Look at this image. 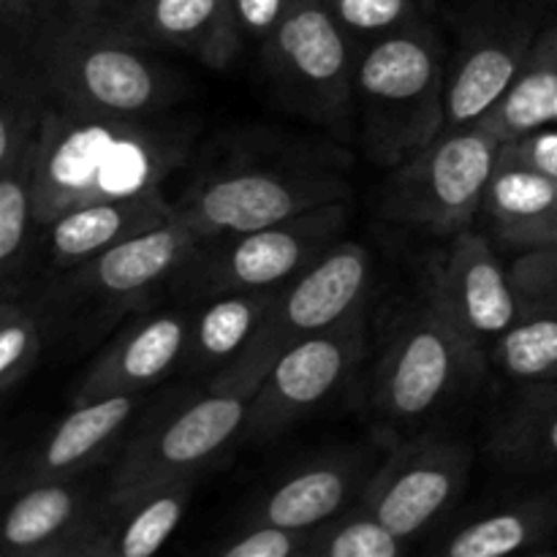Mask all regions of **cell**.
<instances>
[{
  "instance_id": "cell-8",
  "label": "cell",
  "mask_w": 557,
  "mask_h": 557,
  "mask_svg": "<svg viewBox=\"0 0 557 557\" xmlns=\"http://www.w3.org/2000/svg\"><path fill=\"white\" fill-rule=\"evenodd\" d=\"M250 400L223 389H207L185 406L141 428L120 451L103 504L177 479H199L245 433Z\"/></svg>"
},
{
  "instance_id": "cell-12",
  "label": "cell",
  "mask_w": 557,
  "mask_h": 557,
  "mask_svg": "<svg viewBox=\"0 0 557 557\" xmlns=\"http://www.w3.org/2000/svg\"><path fill=\"white\" fill-rule=\"evenodd\" d=\"M482 370L424 299L386 341L375 375V408L392 422H417L438 411L462 381Z\"/></svg>"
},
{
  "instance_id": "cell-6",
  "label": "cell",
  "mask_w": 557,
  "mask_h": 557,
  "mask_svg": "<svg viewBox=\"0 0 557 557\" xmlns=\"http://www.w3.org/2000/svg\"><path fill=\"white\" fill-rule=\"evenodd\" d=\"M346 226L348 205L335 201L259 232L212 239L177 272L172 286L194 302L223 294L275 292L335 248Z\"/></svg>"
},
{
  "instance_id": "cell-24",
  "label": "cell",
  "mask_w": 557,
  "mask_h": 557,
  "mask_svg": "<svg viewBox=\"0 0 557 557\" xmlns=\"http://www.w3.org/2000/svg\"><path fill=\"white\" fill-rule=\"evenodd\" d=\"M557 531V493L515 500L451 533L435 557H511Z\"/></svg>"
},
{
  "instance_id": "cell-3",
  "label": "cell",
  "mask_w": 557,
  "mask_h": 557,
  "mask_svg": "<svg viewBox=\"0 0 557 557\" xmlns=\"http://www.w3.org/2000/svg\"><path fill=\"white\" fill-rule=\"evenodd\" d=\"M36 74L49 101L92 114H166L183 92V79L152 49L69 20L38 33Z\"/></svg>"
},
{
  "instance_id": "cell-31",
  "label": "cell",
  "mask_w": 557,
  "mask_h": 557,
  "mask_svg": "<svg viewBox=\"0 0 557 557\" xmlns=\"http://www.w3.org/2000/svg\"><path fill=\"white\" fill-rule=\"evenodd\" d=\"M310 557H403L406 542L362 509H348L337 520L315 528Z\"/></svg>"
},
{
  "instance_id": "cell-41",
  "label": "cell",
  "mask_w": 557,
  "mask_h": 557,
  "mask_svg": "<svg viewBox=\"0 0 557 557\" xmlns=\"http://www.w3.org/2000/svg\"><path fill=\"white\" fill-rule=\"evenodd\" d=\"M79 557H114L112 549H109L107 539H103V522H101V531H98L96 536H92V542L87 544L85 553H82Z\"/></svg>"
},
{
  "instance_id": "cell-29",
  "label": "cell",
  "mask_w": 557,
  "mask_h": 557,
  "mask_svg": "<svg viewBox=\"0 0 557 557\" xmlns=\"http://www.w3.org/2000/svg\"><path fill=\"white\" fill-rule=\"evenodd\" d=\"M490 364L517 384L557 379V310L528 313L490 351Z\"/></svg>"
},
{
  "instance_id": "cell-9",
  "label": "cell",
  "mask_w": 557,
  "mask_h": 557,
  "mask_svg": "<svg viewBox=\"0 0 557 557\" xmlns=\"http://www.w3.org/2000/svg\"><path fill=\"white\" fill-rule=\"evenodd\" d=\"M267 76L283 101L319 123H343L357 92L351 41L324 0H292L261 47Z\"/></svg>"
},
{
  "instance_id": "cell-22",
  "label": "cell",
  "mask_w": 557,
  "mask_h": 557,
  "mask_svg": "<svg viewBox=\"0 0 557 557\" xmlns=\"http://www.w3.org/2000/svg\"><path fill=\"white\" fill-rule=\"evenodd\" d=\"M275 292L223 294V297L196 302L183 359L185 373L205 375L210 381L221 370H226L253 341L256 330L275 299Z\"/></svg>"
},
{
  "instance_id": "cell-39",
  "label": "cell",
  "mask_w": 557,
  "mask_h": 557,
  "mask_svg": "<svg viewBox=\"0 0 557 557\" xmlns=\"http://www.w3.org/2000/svg\"><path fill=\"white\" fill-rule=\"evenodd\" d=\"M125 3L128 0H63L60 20L76 22V25H98V22H107Z\"/></svg>"
},
{
  "instance_id": "cell-37",
  "label": "cell",
  "mask_w": 557,
  "mask_h": 557,
  "mask_svg": "<svg viewBox=\"0 0 557 557\" xmlns=\"http://www.w3.org/2000/svg\"><path fill=\"white\" fill-rule=\"evenodd\" d=\"M288 5H292V0H228L234 27H237L243 44L256 41L259 47H264L272 30L281 25Z\"/></svg>"
},
{
  "instance_id": "cell-2",
  "label": "cell",
  "mask_w": 557,
  "mask_h": 557,
  "mask_svg": "<svg viewBox=\"0 0 557 557\" xmlns=\"http://www.w3.org/2000/svg\"><path fill=\"white\" fill-rule=\"evenodd\" d=\"M446 63L424 25L375 38L357 63L359 128L368 156L397 169L441 139L446 125Z\"/></svg>"
},
{
  "instance_id": "cell-42",
  "label": "cell",
  "mask_w": 557,
  "mask_h": 557,
  "mask_svg": "<svg viewBox=\"0 0 557 557\" xmlns=\"http://www.w3.org/2000/svg\"><path fill=\"white\" fill-rule=\"evenodd\" d=\"M3 3V16L5 22H20V25H25V3L22 0H0Z\"/></svg>"
},
{
  "instance_id": "cell-10",
  "label": "cell",
  "mask_w": 557,
  "mask_h": 557,
  "mask_svg": "<svg viewBox=\"0 0 557 557\" xmlns=\"http://www.w3.org/2000/svg\"><path fill=\"white\" fill-rule=\"evenodd\" d=\"M346 180L305 169H237L205 180L174 205V218L205 243L259 232L319 207L348 201Z\"/></svg>"
},
{
  "instance_id": "cell-21",
  "label": "cell",
  "mask_w": 557,
  "mask_h": 557,
  "mask_svg": "<svg viewBox=\"0 0 557 557\" xmlns=\"http://www.w3.org/2000/svg\"><path fill=\"white\" fill-rule=\"evenodd\" d=\"M98 520L90 487L79 479L27 484L5 515L3 557H38Z\"/></svg>"
},
{
  "instance_id": "cell-11",
  "label": "cell",
  "mask_w": 557,
  "mask_h": 557,
  "mask_svg": "<svg viewBox=\"0 0 557 557\" xmlns=\"http://www.w3.org/2000/svg\"><path fill=\"white\" fill-rule=\"evenodd\" d=\"M424 299L482 368L495 343L528 315L493 239L473 226L446 239L444 250L428 261Z\"/></svg>"
},
{
  "instance_id": "cell-28",
  "label": "cell",
  "mask_w": 557,
  "mask_h": 557,
  "mask_svg": "<svg viewBox=\"0 0 557 557\" xmlns=\"http://www.w3.org/2000/svg\"><path fill=\"white\" fill-rule=\"evenodd\" d=\"M33 163H36V150L14 166L0 169V270H3L5 294L11 292L16 275L25 270L33 234H38Z\"/></svg>"
},
{
  "instance_id": "cell-44",
  "label": "cell",
  "mask_w": 557,
  "mask_h": 557,
  "mask_svg": "<svg viewBox=\"0 0 557 557\" xmlns=\"http://www.w3.org/2000/svg\"><path fill=\"white\" fill-rule=\"evenodd\" d=\"M308 549H310V544H308ZM308 549H302V553H299L297 557H310V553H308Z\"/></svg>"
},
{
  "instance_id": "cell-17",
  "label": "cell",
  "mask_w": 557,
  "mask_h": 557,
  "mask_svg": "<svg viewBox=\"0 0 557 557\" xmlns=\"http://www.w3.org/2000/svg\"><path fill=\"white\" fill-rule=\"evenodd\" d=\"M373 468L362 455L319 457L267 490L248 525H275L313 533L359 504Z\"/></svg>"
},
{
  "instance_id": "cell-34",
  "label": "cell",
  "mask_w": 557,
  "mask_h": 557,
  "mask_svg": "<svg viewBox=\"0 0 557 557\" xmlns=\"http://www.w3.org/2000/svg\"><path fill=\"white\" fill-rule=\"evenodd\" d=\"M509 272L528 313L557 310V248L522 250Z\"/></svg>"
},
{
  "instance_id": "cell-40",
  "label": "cell",
  "mask_w": 557,
  "mask_h": 557,
  "mask_svg": "<svg viewBox=\"0 0 557 557\" xmlns=\"http://www.w3.org/2000/svg\"><path fill=\"white\" fill-rule=\"evenodd\" d=\"M101 522H103V515H101V520L96 522V525L85 528V531L76 533V536L65 539V542H60V544H54V547H49L47 553H41L38 557H79L82 553H85L87 544L92 542V536L101 531Z\"/></svg>"
},
{
  "instance_id": "cell-5",
  "label": "cell",
  "mask_w": 557,
  "mask_h": 557,
  "mask_svg": "<svg viewBox=\"0 0 557 557\" xmlns=\"http://www.w3.org/2000/svg\"><path fill=\"white\" fill-rule=\"evenodd\" d=\"M205 239L172 218L166 226L109 248L87 264L60 272L49 286L47 310L52 330L90 332L120 315L136 313L161 283L199 253Z\"/></svg>"
},
{
  "instance_id": "cell-26",
  "label": "cell",
  "mask_w": 557,
  "mask_h": 557,
  "mask_svg": "<svg viewBox=\"0 0 557 557\" xmlns=\"http://www.w3.org/2000/svg\"><path fill=\"white\" fill-rule=\"evenodd\" d=\"M557 103V25L533 38L520 76L504 101L482 120L500 141L553 125Z\"/></svg>"
},
{
  "instance_id": "cell-7",
  "label": "cell",
  "mask_w": 557,
  "mask_h": 557,
  "mask_svg": "<svg viewBox=\"0 0 557 557\" xmlns=\"http://www.w3.org/2000/svg\"><path fill=\"white\" fill-rule=\"evenodd\" d=\"M504 141L484 125L441 134L438 141L386 180L381 210L389 221L455 237L476 223Z\"/></svg>"
},
{
  "instance_id": "cell-14",
  "label": "cell",
  "mask_w": 557,
  "mask_h": 557,
  "mask_svg": "<svg viewBox=\"0 0 557 557\" xmlns=\"http://www.w3.org/2000/svg\"><path fill=\"white\" fill-rule=\"evenodd\" d=\"M364 310L283 354L250 397L245 441H270L330 400L364 357Z\"/></svg>"
},
{
  "instance_id": "cell-46",
  "label": "cell",
  "mask_w": 557,
  "mask_h": 557,
  "mask_svg": "<svg viewBox=\"0 0 557 557\" xmlns=\"http://www.w3.org/2000/svg\"><path fill=\"white\" fill-rule=\"evenodd\" d=\"M555 381H557V379H555Z\"/></svg>"
},
{
  "instance_id": "cell-27",
  "label": "cell",
  "mask_w": 557,
  "mask_h": 557,
  "mask_svg": "<svg viewBox=\"0 0 557 557\" xmlns=\"http://www.w3.org/2000/svg\"><path fill=\"white\" fill-rule=\"evenodd\" d=\"M555 207V180L500 156L498 166H495L493 177H490L479 218L487 226V234H493L495 239H504L506 234L539 221V218L547 215Z\"/></svg>"
},
{
  "instance_id": "cell-43",
  "label": "cell",
  "mask_w": 557,
  "mask_h": 557,
  "mask_svg": "<svg viewBox=\"0 0 557 557\" xmlns=\"http://www.w3.org/2000/svg\"><path fill=\"white\" fill-rule=\"evenodd\" d=\"M531 557H557V553H553V549H539V553H533Z\"/></svg>"
},
{
  "instance_id": "cell-23",
  "label": "cell",
  "mask_w": 557,
  "mask_h": 557,
  "mask_svg": "<svg viewBox=\"0 0 557 557\" xmlns=\"http://www.w3.org/2000/svg\"><path fill=\"white\" fill-rule=\"evenodd\" d=\"M199 479H177L103 504V539L114 557H156L174 536Z\"/></svg>"
},
{
  "instance_id": "cell-45",
  "label": "cell",
  "mask_w": 557,
  "mask_h": 557,
  "mask_svg": "<svg viewBox=\"0 0 557 557\" xmlns=\"http://www.w3.org/2000/svg\"><path fill=\"white\" fill-rule=\"evenodd\" d=\"M553 125H557V103H555V112H553Z\"/></svg>"
},
{
  "instance_id": "cell-20",
  "label": "cell",
  "mask_w": 557,
  "mask_h": 557,
  "mask_svg": "<svg viewBox=\"0 0 557 557\" xmlns=\"http://www.w3.org/2000/svg\"><path fill=\"white\" fill-rule=\"evenodd\" d=\"M533 38L517 30L482 33L471 38L446 79L444 134L482 125L520 76Z\"/></svg>"
},
{
  "instance_id": "cell-1",
  "label": "cell",
  "mask_w": 557,
  "mask_h": 557,
  "mask_svg": "<svg viewBox=\"0 0 557 557\" xmlns=\"http://www.w3.org/2000/svg\"><path fill=\"white\" fill-rule=\"evenodd\" d=\"M196 136L199 123L185 114L120 117L49 101L33 163L38 232L71 207L163 190Z\"/></svg>"
},
{
  "instance_id": "cell-4",
  "label": "cell",
  "mask_w": 557,
  "mask_h": 557,
  "mask_svg": "<svg viewBox=\"0 0 557 557\" xmlns=\"http://www.w3.org/2000/svg\"><path fill=\"white\" fill-rule=\"evenodd\" d=\"M373 286V253L341 239L313 267L275 292L253 341L226 370L207 381V389L253 397L277 359L299 343L362 313Z\"/></svg>"
},
{
  "instance_id": "cell-25",
  "label": "cell",
  "mask_w": 557,
  "mask_h": 557,
  "mask_svg": "<svg viewBox=\"0 0 557 557\" xmlns=\"http://www.w3.org/2000/svg\"><path fill=\"white\" fill-rule=\"evenodd\" d=\"M490 451L515 471H557V381L522 384L495 428Z\"/></svg>"
},
{
  "instance_id": "cell-33",
  "label": "cell",
  "mask_w": 557,
  "mask_h": 557,
  "mask_svg": "<svg viewBox=\"0 0 557 557\" xmlns=\"http://www.w3.org/2000/svg\"><path fill=\"white\" fill-rule=\"evenodd\" d=\"M335 20L354 36L384 38L419 25L422 0H324Z\"/></svg>"
},
{
  "instance_id": "cell-32",
  "label": "cell",
  "mask_w": 557,
  "mask_h": 557,
  "mask_svg": "<svg viewBox=\"0 0 557 557\" xmlns=\"http://www.w3.org/2000/svg\"><path fill=\"white\" fill-rule=\"evenodd\" d=\"M44 351V326L27 302L5 297L0 305V392L20 389Z\"/></svg>"
},
{
  "instance_id": "cell-35",
  "label": "cell",
  "mask_w": 557,
  "mask_h": 557,
  "mask_svg": "<svg viewBox=\"0 0 557 557\" xmlns=\"http://www.w3.org/2000/svg\"><path fill=\"white\" fill-rule=\"evenodd\" d=\"M313 533L286 531L275 525H248L243 536L218 553V557H297L308 549Z\"/></svg>"
},
{
  "instance_id": "cell-15",
  "label": "cell",
  "mask_w": 557,
  "mask_h": 557,
  "mask_svg": "<svg viewBox=\"0 0 557 557\" xmlns=\"http://www.w3.org/2000/svg\"><path fill=\"white\" fill-rule=\"evenodd\" d=\"M190 315L183 310L147 313L128 321L85 370L74 406L103 397L145 395L169 373L183 368Z\"/></svg>"
},
{
  "instance_id": "cell-36",
  "label": "cell",
  "mask_w": 557,
  "mask_h": 557,
  "mask_svg": "<svg viewBox=\"0 0 557 557\" xmlns=\"http://www.w3.org/2000/svg\"><path fill=\"white\" fill-rule=\"evenodd\" d=\"M500 156L515 163H522V166L533 169V172L544 174V177L557 183V128H553V125L504 141Z\"/></svg>"
},
{
  "instance_id": "cell-30",
  "label": "cell",
  "mask_w": 557,
  "mask_h": 557,
  "mask_svg": "<svg viewBox=\"0 0 557 557\" xmlns=\"http://www.w3.org/2000/svg\"><path fill=\"white\" fill-rule=\"evenodd\" d=\"M49 98L33 71H3V103H0V169L14 166L38 145Z\"/></svg>"
},
{
  "instance_id": "cell-19",
  "label": "cell",
  "mask_w": 557,
  "mask_h": 557,
  "mask_svg": "<svg viewBox=\"0 0 557 557\" xmlns=\"http://www.w3.org/2000/svg\"><path fill=\"white\" fill-rule=\"evenodd\" d=\"M139 406L141 395H120L71 408L22 460L16 473L20 490L27 484L79 479L123 435Z\"/></svg>"
},
{
  "instance_id": "cell-18",
  "label": "cell",
  "mask_w": 557,
  "mask_h": 557,
  "mask_svg": "<svg viewBox=\"0 0 557 557\" xmlns=\"http://www.w3.org/2000/svg\"><path fill=\"white\" fill-rule=\"evenodd\" d=\"M172 218V201L163 196V190H150L128 199L71 207L38 234H47L49 264L58 272H69L107 253L114 245L166 226Z\"/></svg>"
},
{
  "instance_id": "cell-38",
  "label": "cell",
  "mask_w": 557,
  "mask_h": 557,
  "mask_svg": "<svg viewBox=\"0 0 557 557\" xmlns=\"http://www.w3.org/2000/svg\"><path fill=\"white\" fill-rule=\"evenodd\" d=\"M504 245L515 248L517 253L522 250H539V248H557V207L549 210L547 215H542L539 221L528 223V226L515 228L511 234H506L500 239Z\"/></svg>"
},
{
  "instance_id": "cell-13",
  "label": "cell",
  "mask_w": 557,
  "mask_h": 557,
  "mask_svg": "<svg viewBox=\"0 0 557 557\" xmlns=\"http://www.w3.org/2000/svg\"><path fill=\"white\" fill-rule=\"evenodd\" d=\"M473 451L462 441L419 435L395 446L373 471L357 509L403 542L428 531L462 495Z\"/></svg>"
},
{
  "instance_id": "cell-16",
  "label": "cell",
  "mask_w": 557,
  "mask_h": 557,
  "mask_svg": "<svg viewBox=\"0 0 557 557\" xmlns=\"http://www.w3.org/2000/svg\"><path fill=\"white\" fill-rule=\"evenodd\" d=\"M98 27L136 47L177 49L210 69H226L243 49L228 0H128Z\"/></svg>"
}]
</instances>
